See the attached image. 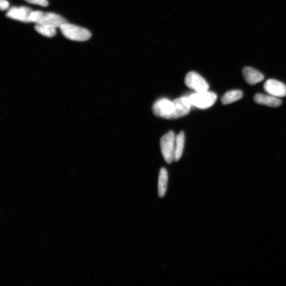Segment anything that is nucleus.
Segmentation results:
<instances>
[{
	"label": "nucleus",
	"mask_w": 286,
	"mask_h": 286,
	"mask_svg": "<svg viewBox=\"0 0 286 286\" xmlns=\"http://www.w3.org/2000/svg\"><path fill=\"white\" fill-rule=\"evenodd\" d=\"M191 106L189 97H181L173 101L163 98L154 103L152 111L157 117L175 119L187 115Z\"/></svg>",
	"instance_id": "obj_1"
},
{
	"label": "nucleus",
	"mask_w": 286,
	"mask_h": 286,
	"mask_svg": "<svg viewBox=\"0 0 286 286\" xmlns=\"http://www.w3.org/2000/svg\"><path fill=\"white\" fill-rule=\"evenodd\" d=\"M60 28L63 35L71 41L84 42L91 37V32L87 29L67 24V22L63 24Z\"/></svg>",
	"instance_id": "obj_3"
},
{
	"label": "nucleus",
	"mask_w": 286,
	"mask_h": 286,
	"mask_svg": "<svg viewBox=\"0 0 286 286\" xmlns=\"http://www.w3.org/2000/svg\"><path fill=\"white\" fill-rule=\"evenodd\" d=\"M185 142V135L184 131L181 132L175 137L174 161H178L182 156Z\"/></svg>",
	"instance_id": "obj_12"
},
{
	"label": "nucleus",
	"mask_w": 286,
	"mask_h": 286,
	"mask_svg": "<svg viewBox=\"0 0 286 286\" xmlns=\"http://www.w3.org/2000/svg\"><path fill=\"white\" fill-rule=\"evenodd\" d=\"M35 29L37 32L45 37H52L56 34V28L53 27L36 24Z\"/></svg>",
	"instance_id": "obj_14"
},
{
	"label": "nucleus",
	"mask_w": 286,
	"mask_h": 286,
	"mask_svg": "<svg viewBox=\"0 0 286 286\" xmlns=\"http://www.w3.org/2000/svg\"><path fill=\"white\" fill-rule=\"evenodd\" d=\"M254 100L257 104L270 107H278L282 104V101L279 98L269 94H257L254 96Z\"/></svg>",
	"instance_id": "obj_9"
},
{
	"label": "nucleus",
	"mask_w": 286,
	"mask_h": 286,
	"mask_svg": "<svg viewBox=\"0 0 286 286\" xmlns=\"http://www.w3.org/2000/svg\"><path fill=\"white\" fill-rule=\"evenodd\" d=\"M168 181V171L167 169L162 168L159 171L158 182V192L160 197H163L167 192Z\"/></svg>",
	"instance_id": "obj_11"
},
{
	"label": "nucleus",
	"mask_w": 286,
	"mask_h": 286,
	"mask_svg": "<svg viewBox=\"0 0 286 286\" xmlns=\"http://www.w3.org/2000/svg\"><path fill=\"white\" fill-rule=\"evenodd\" d=\"M243 96V92L239 90H233L228 91L222 98L223 105H228L241 99Z\"/></svg>",
	"instance_id": "obj_13"
},
{
	"label": "nucleus",
	"mask_w": 286,
	"mask_h": 286,
	"mask_svg": "<svg viewBox=\"0 0 286 286\" xmlns=\"http://www.w3.org/2000/svg\"><path fill=\"white\" fill-rule=\"evenodd\" d=\"M31 22L36 24L47 25L60 28L66 22V20L60 15L54 13H43L40 11H32L31 16Z\"/></svg>",
	"instance_id": "obj_2"
},
{
	"label": "nucleus",
	"mask_w": 286,
	"mask_h": 286,
	"mask_svg": "<svg viewBox=\"0 0 286 286\" xmlns=\"http://www.w3.org/2000/svg\"><path fill=\"white\" fill-rule=\"evenodd\" d=\"M9 7V3L7 0H0V9L1 11L6 10Z\"/></svg>",
	"instance_id": "obj_16"
},
{
	"label": "nucleus",
	"mask_w": 286,
	"mask_h": 286,
	"mask_svg": "<svg viewBox=\"0 0 286 286\" xmlns=\"http://www.w3.org/2000/svg\"><path fill=\"white\" fill-rule=\"evenodd\" d=\"M264 88L267 94L277 98L286 96V85L277 80L268 79L264 84Z\"/></svg>",
	"instance_id": "obj_7"
},
{
	"label": "nucleus",
	"mask_w": 286,
	"mask_h": 286,
	"mask_svg": "<svg viewBox=\"0 0 286 286\" xmlns=\"http://www.w3.org/2000/svg\"><path fill=\"white\" fill-rule=\"evenodd\" d=\"M32 10L26 7H13L8 10L6 16L8 18L24 22H31Z\"/></svg>",
	"instance_id": "obj_8"
},
{
	"label": "nucleus",
	"mask_w": 286,
	"mask_h": 286,
	"mask_svg": "<svg viewBox=\"0 0 286 286\" xmlns=\"http://www.w3.org/2000/svg\"><path fill=\"white\" fill-rule=\"evenodd\" d=\"M191 105L199 109H207L213 106L217 100L216 94L210 91L196 92L189 96Z\"/></svg>",
	"instance_id": "obj_4"
},
{
	"label": "nucleus",
	"mask_w": 286,
	"mask_h": 286,
	"mask_svg": "<svg viewBox=\"0 0 286 286\" xmlns=\"http://www.w3.org/2000/svg\"><path fill=\"white\" fill-rule=\"evenodd\" d=\"M242 73L245 81L251 85H254L261 82L265 78L264 74L253 67L244 68Z\"/></svg>",
	"instance_id": "obj_10"
},
{
	"label": "nucleus",
	"mask_w": 286,
	"mask_h": 286,
	"mask_svg": "<svg viewBox=\"0 0 286 286\" xmlns=\"http://www.w3.org/2000/svg\"><path fill=\"white\" fill-rule=\"evenodd\" d=\"M25 1L29 3L39 5L44 7H48V0H25Z\"/></svg>",
	"instance_id": "obj_15"
},
{
	"label": "nucleus",
	"mask_w": 286,
	"mask_h": 286,
	"mask_svg": "<svg viewBox=\"0 0 286 286\" xmlns=\"http://www.w3.org/2000/svg\"><path fill=\"white\" fill-rule=\"evenodd\" d=\"M175 135L173 131H170L162 137L160 140V147L163 158L168 163L174 161Z\"/></svg>",
	"instance_id": "obj_5"
},
{
	"label": "nucleus",
	"mask_w": 286,
	"mask_h": 286,
	"mask_svg": "<svg viewBox=\"0 0 286 286\" xmlns=\"http://www.w3.org/2000/svg\"><path fill=\"white\" fill-rule=\"evenodd\" d=\"M185 82L188 88L197 93L208 91L209 88L207 81L195 72H189L186 76Z\"/></svg>",
	"instance_id": "obj_6"
}]
</instances>
